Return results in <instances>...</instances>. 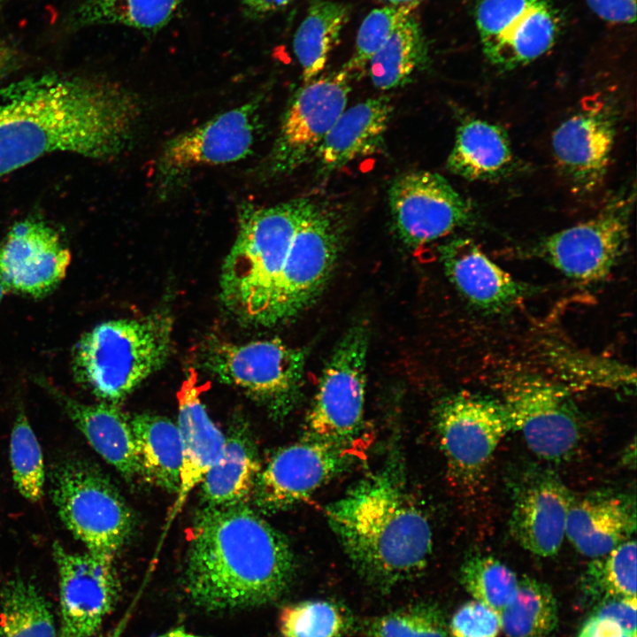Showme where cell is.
<instances>
[{
  "label": "cell",
  "mask_w": 637,
  "mask_h": 637,
  "mask_svg": "<svg viewBox=\"0 0 637 637\" xmlns=\"http://www.w3.org/2000/svg\"><path fill=\"white\" fill-rule=\"evenodd\" d=\"M512 161L506 131L495 123L472 119L458 127L447 167L469 180H488L503 176Z\"/></svg>",
  "instance_id": "83f0119b"
},
{
  "label": "cell",
  "mask_w": 637,
  "mask_h": 637,
  "mask_svg": "<svg viewBox=\"0 0 637 637\" xmlns=\"http://www.w3.org/2000/svg\"><path fill=\"white\" fill-rule=\"evenodd\" d=\"M625 634L616 621L593 614L582 625L578 637H624Z\"/></svg>",
  "instance_id": "ee69618b"
},
{
  "label": "cell",
  "mask_w": 637,
  "mask_h": 637,
  "mask_svg": "<svg viewBox=\"0 0 637 637\" xmlns=\"http://www.w3.org/2000/svg\"><path fill=\"white\" fill-rule=\"evenodd\" d=\"M499 617L506 637H549L558 622L556 600L546 583L523 576Z\"/></svg>",
  "instance_id": "836d02e7"
},
{
  "label": "cell",
  "mask_w": 637,
  "mask_h": 637,
  "mask_svg": "<svg viewBox=\"0 0 637 637\" xmlns=\"http://www.w3.org/2000/svg\"><path fill=\"white\" fill-rule=\"evenodd\" d=\"M22 62L20 51L0 37V81L19 69Z\"/></svg>",
  "instance_id": "bcb514c9"
},
{
  "label": "cell",
  "mask_w": 637,
  "mask_h": 637,
  "mask_svg": "<svg viewBox=\"0 0 637 637\" xmlns=\"http://www.w3.org/2000/svg\"><path fill=\"white\" fill-rule=\"evenodd\" d=\"M365 637H449L444 615L432 602H417L361 623Z\"/></svg>",
  "instance_id": "74e56055"
},
{
  "label": "cell",
  "mask_w": 637,
  "mask_h": 637,
  "mask_svg": "<svg viewBox=\"0 0 637 637\" xmlns=\"http://www.w3.org/2000/svg\"><path fill=\"white\" fill-rule=\"evenodd\" d=\"M460 582L473 600L500 611L513 598L518 579L506 564L490 555H472L460 567Z\"/></svg>",
  "instance_id": "d590c367"
},
{
  "label": "cell",
  "mask_w": 637,
  "mask_h": 637,
  "mask_svg": "<svg viewBox=\"0 0 637 637\" xmlns=\"http://www.w3.org/2000/svg\"><path fill=\"white\" fill-rule=\"evenodd\" d=\"M341 234L342 222L337 211L314 203L294 236L264 326L287 321L314 302L332 272Z\"/></svg>",
  "instance_id": "8fae6325"
},
{
  "label": "cell",
  "mask_w": 637,
  "mask_h": 637,
  "mask_svg": "<svg viewBox=\"0 0 637 637\" xmlns=\"http://www.w3.org/2000/svg\"><path fill=\"white\" fill-rule=\"evenodd\" d=\"M448 629L451 637H497L501 630L499 613L472 600L457 609Z\"/></svg>",
  "instance_id": "60d3db41"
},
{
  "label": "cell",
  "mask_w": 637,
  "mask_h": 637,
  "mask_svg": "<svg viewBox=\"0 0 637 637\" xmlns=\"http://www.w3.org/2000/svg\"><path fill=\"white\" fill-rule=\"evenodd\" d=\"M45 596L30 580L15 576L0 591V637H58Z\"/></svg>",
  "instance_id": "d6a6232c"
},
{
  "label": "cell",
  "mask_w": 637,
  "mask_h": 637,
  "mask_svg": "<svg viewBox=\"0 0 637 637\" xmlns=\"http://www.w3.org/2000/svg\"><path fill=\"white\" fill-rule=\"evenodd\" d=\"M129 419L141 476L169 493L177 494L182 464L181 441L177 424L165 417L150 413H137Z\"/></svg>",
  "instance_id": "f546056e"
},
{
  "label": "cell",
  "mask_w": 637,
  "mask_h": 637,
  "mask_svg": "<svg viewBox=\"0 0 637 637\" xmlns=\"http://www.w3.org/2000/svg\"><path fill=\"white\" fill-rule=\"evenodd\" d=\"M278 625L282 637H343L354 619L334 602L308 600L283 607Z\"/></svg>",
  "instance_id": "e575fe53"
},
{
  "label": "cell",
  "mask_w": 637,
  "mask_h": 637,
  "mask_svg": "<svg viewBox=\"0 0 637 637\" xmlns=\"http://www.w3.org/2000/svg\"><path fill=\"white\" fill-rule=\"evenodd\" d=\"M384 2H388L389 4H420V3L424 0H381Z\"/></svg>",
  "instance_id": "c3c4849f"
},
{
  "label": "cell",
  "mask_w": 637,
  "mask_h": 637,
  "mask_svg": "<svg viewBox=\"0 0 637 637\" xmlns=\"http://www.w3.org/2000/svg\"><path fill=\"white\" fill-rule=\"evenodd\" d=\"M173 320L163 312L102 322L73 350L76 380L104 403H117L167 361Z\"/></svg>",
  "instance_id": "5b68a950"
},
{
  "label": "cell",
  "mask_w": 637,
  "mask_h": 637,
  "mask_svg": "<svg viewBox=\"0 0 637 637\" xmlns=\"http://www.w3.org/2000/svg\"><path fill=\"white\" fill-rule=\"evenodd\" d=\"M325 510L355 570L376 589L389 591L426 567L432 529L396 461L363 478Z\"/></svg>",
  "instance_id": "3957f363"
},
{
  "label": "cell",
  "mask_w": 637,
  "mask_h": 637,
  "mask_svg": "<svg viewBox=\"0 0 637 637\" xmlns=\"http://www.w3.org/2000/svg\"><path fill=\"white\" fill-rule=\"evenodd\" d=\"M305 352L279 338L234 343L217 339L204 342L201 366L260 403L276 418H283L301 397Z\"/></svg>",
  "instance_id": "52a82bcc"
},
{
  "label": "cell",
  "mask_w": 637,
  "mask_h": 637,
  "mask_svg": "<svg viewBox=\"0 0 637 637\" xmlns=\"http://www.w3.org/2000/svg\"><path fill=\"white\" fill-rule=\"evenodd\" d=\"M429 64L428 47L414 12L372 56L367 69L375 88L387 91L405 85Z\"/></svg>",
  "instance_id": "1f68e13d"
},
{
  "label": "cell",
  "mask_w": 637,
  "mask_h": 637,
  "mask_svg": "<svg viewBox=\"0 0 637 637\" xmlns=\"http://www.w3.org/2000/svg\"><path fill=\"white\" fill-rule=\"evenodd\" d=\"M169 637H204L200 636L193 633H187L181 629H175L170 633H168Z\"/></svg>",
  "instance_id": "7dc6e473"
},
{
  "label": "cell",
  "mask_w": 637,
  "mask_h": 637,
  "mask_svg": "<svg viewBox=\"0 0 637 637\" xmlns=\"http://www.w3.org/2000/svg\"><path fill=\"white\" fill-rule=\"evenodd\" d=\"M587 585L607 598L636 600V542L629 539L591 561Z\"/></svg>",
  "instance_id": "f35d334b"
},
{
  "label": "cell",
  "mask_w": 637,
  "mask_h": 637,
  "mask_svg": "<svg viewBox=\"0 0 637 637\" xmlns=\"http://www.w3.org/2000/svg\"><path fill=\"white\" fill-rule=\"evenodd\" d=\"M388 205L398 236L418 247L441 238L473 219V208L441 174L411 171L388 189Z\"/></svg>",
  "instance_id": "e0dca14e"
},
{
  "label": "cell",
  "mask_w": 637,
  "mask_h": 637,
  "mask_svg": "<svg viewBox=\"0 0 637 637\" xmlns=\"http://www.w3.org/2000/svg\"><path fill=\"white\" fill-rule=\"evenodd\" d=\"M572 495L551 472L526 473L513 489L510 532L528 552L541 557L556 555L565 538Z\"/></svg>",
  "instance_id": "44dd1931"
},
{
  "label": "cell",
  "mask_w": 637,
  "mask_h": 637,
  "mask_svg": "<svg viewBox=\"0 0 637 637\" xmlns=\"http://www.w3.org/2000/svg\"><path fill=\"white\" fill-rule=\"evenodd\" d=\"M512 431L541 459L559 463L579 447L582 419L567 388L540 375L518 372L502 381Z\"/></svg>",
  "instance_id": "9c48e42d"
},
{
  "label": "cell",
  "mask_w": 637,
  "mask_h": 637,
  "mask_svg": "<svg viewBox=\"0 0 637 637\" xmlns=\"http://www.w3.org/2000/svg\"><path fill=\"white\" fill-rule=\"evenodd\" d=\"M589 8L601 19L621 24H631L636 19L635 0H585Z\"/></svg>",
  "instance_id": "7bdbcfd3"
},
{
  "label": "cell",
  "mask_w": 637,
  "mask_h": 637,
  "mask_svg": "<svg viewBox=\"0 0 637 637\" xmlns=\"http://www.w3.org/2000/svg\"><path fill=\"white\" fill-rule=\"evenodd\" d=\"M635 531L636 507L631 496L608 492L572 496L565 537L581 555L592 559L602 556Z\"/></svg>",
  "instance_id": "603a6c76"
},
{
  "label": "cell",
  "mask_w": 637,
  "mask_h": 637,
  "mask_svg": "<svg viewBox=\"0 0 637 637\" xmlns=\"http://www.w3.org/2000/svg\"><path fill=\"white\" fill-rule=\"evenodd\" d=\"M141 116L136 95L105 78L50 72L12 81L0 88V179L53 153L113 159Z\"/></svg>",
  "instance_id": "6da1fadb"
},
{
  "label": "cell",
  "mask_w": 637,
  "mask_h": 637,
  "mask_svg": "<svg viewBox=\"0 0 637 637\" xmlns=\"http://www.w3.org/2000/svg\"><path fill=\"white\" fill-rule=\"evenodd\" d=\"M262 101L263 96H254L168 140L155 166L162 193H169L198 167L246 157L254 143Z\"/></svg>",
  "instance_id": "4fadbf2b"
},
{
  "label": "cell",
  "mask_w": 637,
  "mask_h": 637,
  "mask_svg": "<svg viewBox=\"0 0 637 637\" xmlns=\"http://www.w3.org/2000/svg\"><path fill=\"white\" fill-rule=\"evenodd\" d=\"M177 400L182 464L180 487L171 518L178 513L189 493L201 483L204 474L214 464L226 440L201 400L193 370L187 373L177 393Z\"/></svg>",
  "instance_id": "cb8c5ba5"
},
{
  "label": "cell",
  "mask_w": 637,
  "mask_h": 637,
  "mask_svg": "<svg viewBox=\"0 0 637 637\" xmlns=\"http://www.w3.org/2000/svg\"><path fill=\"white\" fill-rule=\"evenodd\" d=\"M351 80L342 68L318 76L297 91L285 111L269 155V173H290L316 156L346 109Z\"/></svg>",
  "instance_id": "5bb4252c"
},
{
  "label": "cell",
  "mask_w": 637,
  "mask_h": 637,
  "mask_svg": "<svg viewBox=\"0 0 637 637\" xmlns=\"http://www.w3.org/2000/svg\"><path fill=\"white\" fill-rule=\"evenodd\" d=\"M6 292H8V290L6 289V288L4 286V284L0 280V302L4 298Z\"/></svg>",
  "instance_id": "681fc988"
},
{
  "label": "cell",
  "mask_w": 637,
  "mask_h": 637,
  "mask_svg": "<svg viewBox=\"0 0 637 637\" xmlns=\"http://www.w3.org/2000/svg\"><path fill=\"white\" fill-rule=\"evenodd\" d=\"M393 112L391 99L381 95L345 109L325 137L316 157L322 173L374 153L382 144Z\"/></svg>",
  "instance_id": "484cf974"
},
{
  "label": "cell",
  "mask_w": 637,
  "mask_h": 637,
  "mask_svg": "<svg viewBox=\"0 0 637 637\" xmlns=\"http://www.w3.org/2000/svg\"><path fill=\"white\" fill-rule=\"evenodd\" d=\"M418 5L388 4L373 9L363 20L357 35L354 52L342 69L352 79L361 77L372 56Z\"/></svg>",
  "instance_id": "ab89813d"
},
{
  "label": "cell",
  "mask_w": 637,
  "mask_h": 637,
  "mask_svg": "<svg viewBox=\"0 0 637 637\" xmlns=\"http://www.w3.org/2000/svg\"><path fill=\"white\" fill-rule=\"evenodd\" d=\"M617 114L607 97L593 95L554 131L555 164L574 194L587 196L603 184L616 141Z\"/></svg>",
  "instance_id": "9a60e30c"
},
{
  "label": "cell",
  "mask_w": 637,
  "mask_h": 637,
  "mask_svg": "<svg viewBox=\"0 0 637 637\" xmlns=\"http://www.w3.org/2000/svg\"><path fill=\"white\" fill-rule=\"evenodd\" d=\"M292 0H239L243 15L261 19L285 9Z\"/></svg>",
  "instance_id": "f6af8a7d"
},
{
  "label": "cell",
  "mask_w": 637,
  "mask_h": 637,
  "mask_svg": "<svg viewBox=\"0 0 637 637\" xmlns=\"http://www.w3.org/2000/svg\"><path fill=\"white\" fill-rule=\"evenodd\" d=\"M48 389L94 450L124 478L141 476L130 419L115 404L81 403L53 387Z\"/></svg>",
  "instance_id": "d4e9b609"
},
{
  "label": "cell",
  "mask_w": 637,
  "mask_h": 637,
  "mask_svg": "<svg viewBox=\"0 0 637 637\" xmlns=\"http://www.w3.org/2000/svg\"><path fill=\"white\" fill-rule=\"evenodd\" d=\"M10 462L12 479L20 495L31 503L43 495L45 465L38 439L27 415L19 411L10 437Z\"/></svg>",
  "instance_id": "8d00e7d4"
},
{
  "label": "cell",
  "mask_w": 637,
  "mask_h": 637,
  "mask_svg": "<svg viewBox=\"0 0 637 637\" xmlns=\"http://www.w3.org/2000/svg\"><path fill=\"white\" fill-rule=\"evenodd\" d=\"M182 4L183 0H81L64 19V28L113 25L156 35L177 18Z\"/></svg>",
  "instance_id": "f1b7e54d"
},
{
  "label": "cell",
  "mask_w": 637,
  "mask_h": 637,
  "mask_svg": "<svg viewBox=\"0 0 637 637\" xmlns=\"http://www.w3.org/2000/svg\"><path fill=\"white\" fill-rule=\"evenodd\" d=\"M312 205L309 198H295L272 206H240L237 234L222 267L220 295L241 321L264 326L294 236Z\"/></svg>",
  "instance_id": "277c9868"
},
{
  "label": "cell",
  "mask_w": 637,
  "mask_h": 637,
  "mask_svg": "<svg viewBox=\"0 0 637 637\" xmlns=\"http://www.w3.org/2000/svg\"><path fill=\"white\" fill-rule=\"evenodd\" d=\"M446 275L460 295L486 313L510 311L536 290L492 261L469 238L458 237L441 248Z\"/></svg>",
  "instance_id": "7402d4cb"
},
{
  "label": "cell",
  "mask_w": 637,
  "mask_h": 637,
  "mask_svg": "<svg viewBox=\"0 0 637 637\" xmlns=\"http://www.w3.org/2000/svg\"><path fill=\"white\" fill-rule=\"evenodd\" d=\"M295 566L287 539L247 503L205 506L190 531L186 591L207 610L257 607L288 591Z\"/></svg>",
  "instance_id": "7a4b0ae2"
},
{
  "label": "cell",
  "mask_w": 637,
  "mask_h": 637,
  "mask_svg": "<svg viewBox=\"0 0 637 637\" xmlns=\"http://www.w3.org/2000/svg\"><path fill=\"white\" fill-rule=\"evenodd\" d=\"M434 418L451 480L460 488L473 490L498 445L512 431L503 403L500 399L460 391L438 404Z\"/></svg>",
  "instance_id": "ba28073f"
},
{
  "label": "cell",
  "mask_w": 637,
  "mask_h": 637,
  "mask_svg": "<svg viewBox=\"0 0 637 637\" xmlns=\"http://www.w3.org/2000/svg\"><path fill=\"white\" fill-rule=\"evenodd\" d=\"M71 253L58 233L43 220L17 222L0 242V280L8 291L41 297L66 274Z\"/></svg>",
  "instance_id": "ffe728a7"
},
{
  "label": "cell",
  "mask_w": 637,
  "mask_h": 637,
  "mask_svg": "<svg viewBox=\"0 0 637 637\" xmlns=\"http://www.w3.org/2000/svg\"><path fill=\"white\" fill-rule=\"evenodd\" d=\"M58 575L60 625L58 637H93L111 612L119 595L115 557L71 552L52 545Z\"/></svg>",
  "instance_id": "ac0fdd59"
},
{
  "label": "cell",
  "mask_w": 637,
  "mask_h": 637,
  "mask_svg": "<svg viewBox=\"0 0 637 637\" xmlns=\"http://www.w3.org/2000/svg\"><path fill=\"white\" fill-rule=\"evenodd\" d=\"M351 462L349 447L303 437L279 449L261 468L252 497L266 513L288 509L344 472Z\"/></svg>",
  "instance_id": "d6986e66"
},
{
  "label": "cell",
  "mask_w": 637,
  "mask_h": 637,
  "mask_svg": "<svg viewBox=\"0 0 637 637\" xmlns=\"http://www.w3.org/2000/svg\"><path fill=\"white\" fill-rule=\"evenodd\" d=\"M260 470L257 447L247 426H233L219 457L200 483L205 506L247 503Z\"/></svg>",
  "instance_id": "4316f807"
},
{
  "label": "cell",
  "mask_w": 637,
  "mask_h": 637,
  "mask_svg": "<svg viewBox=\"0 0 637 637\" xmlns=\"http://www.w3.org/2000/svg\"><path fill=\"white\" fill-rule=\"evenodd\" d=\"M349 7L330 0H313L293 39V50L304 83L319 76L349 21Z\"/></svg>",
  "instance_id": "4dcf8cb0"
},
{
  "label": "cell",
  "mask_w": 637,
  "mask_h": 637,
  "mask_svg": "<svg viewBox=\"0 0 637 637\" xmlns=\"http://www.w3.org/2000/svg\"><path fill=\"white\" fill-rule=\"evenodd\" d=\"M158 637H169V634L166 633V634H164V635H161V636H158Z\"/></svg>",
  "instance_id": "816d5d0a"
},
{
  "label": "cell",
  "mask_w": 637,
  "mask_h": 637,
  "mask_svg": "<svg viewBox=\"0 0 637 637\" xmlns=\"http://www.w3.org/2000/svg\"><path fill=\"white\" fill-rule=\"evenodd\" d=\"M476 26L483 53L503 70L540 58L554 44L557 17L547 0H480Z\"/></svg>",
  "instance_id": "2e32d148"
},
{
  "label": "cell",
  "mask_w": 637,
  "mask_h": 637,
  "mask_svg": "<svg viewBox=\"0 0 637 637\" xmlns=\"http://www.w3.org/2000/svg\"><path fill=\"white\" fill-rule=\"evenodd\" d=\"M633 201L613 197L592 218L545 237L537 254L576 282L603 280L626 249Z\"/></svg>",
  "instance_id": "7c38bea8"
},
{
  "label": "cell",
  "mask_w": 637,
  "mask_h": 637,
  "mask_svg": "<svg viewBox=\"0 0 637 637\" xmlns=\"http://www.w3.org/2000/svg\"><path fill=\"white\" fill-rule=\"evenodd\" d=\"M624 637H636V634H625Z\"/></svg>",
  "instance_id": "f907efd6"
},
{
  "label": "cell",
  "mask_w": 637,
  "mask_h": 637,
  "mask_svg": "<svg viewBox=\"0 0 637 637\" xmlns=\"http://www.w3.org/2000/svg\"><path fill=\"white\" fill-rule=\"evenodd\" d=\"M50 480L51 499L66 529L87 551L115 557L134 528V514L117 487L79 457L58 461Z\"/></svg>",
  "instance_id": "8992f818"
},
{
  "label": "cell",
  "mask_w": 637,
  "mask_h": 637,
  "mask_svg": "<svg viewBox=\"0 0 637 637\" xmlns=\"http://www.w3.org/2000/svg\"><path fill=\"white\" fill-rule=\"evenodd\" d=\"M369 333L351 326L323 369L308 411L304 438L349 447L363 425Z\"/></svg>",
  "instance_id": "30bf717a"
},
{
  "label": "cell",
  "mask_w": 637,
  "mask_h": 637,
  "mask_svg": "<svg viewBox=\"0 0 637 637\" xmlns=\"http://www.w3.org/2000/svg\"><path fill=\"white\" fill-rule=\"evenodd\" d=\"M594 615L616 621L626 634H636V600L604 599L596 607Z\"/></svg>",
  "instance_id": "b9f144b4"
}]
</instances>
